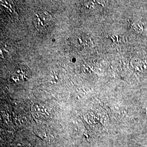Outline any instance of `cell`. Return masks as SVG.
<instances>
[{
    "instance_id": "6da1fadb",
    "label": "cell",
    "mask_w": 147,
    "mask_h": 147,
    "mask_svg": "<svg viewBox=\"0 0 147 147\" xmlns=\"http://www.w3.org/2000/svg\"><path fill=\"white\" fill-rule=\"evenodd\" d=\"M35 17L36 19L34 23L38 28L42 30L50 26L51 16L47 12H42L40 14L38 13L36 14Z\"/></svg>"
}]
</instances>
